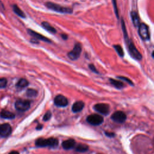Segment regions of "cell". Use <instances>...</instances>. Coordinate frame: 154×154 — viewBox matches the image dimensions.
Segmentation results:
<instances>
[{
  "mask_svg": "<svg viewBox=\"0 0 154 154\" xmlns=\"http://www.w3.org/2000/svg\"><path fill=\"white\" fill-rule=\"evenodd\" d=\"M112 119L116 122L123 123L127 119V116L123 112L118 111L113 113L112 116Z\"/></svg>",
  "mask_w": 154,
  "mask_h": 154,
  "instance_id": "cell-10",
  "label": "cell"
},
{
  "mask_svg": "<svg viewBox=\"0 0 154 154\" xmlns=\"http://www.w3.org/2000/svg\"><path fill=\"white\" fill-rule=\"evenodd\" d=\"M89 147L85 144H79L76 148V151L79 152H85L88 151Z\"/></svg>",
  "mask_w": 154,
  "mask_h": 154,
  "instance_id": "cell-21",
  "label": "cell"
},
{
  "mask_svg": "<svg viewBox=\"0 0 154 154\" xmlns=\"http://www.w3.org/2000/svg\"><path fill=\"white\" fill-rule=\"evenodd\" d=\"M89 67L90 69L92 72H94V73H96V74H99V72H98L97 68L94 67V66L93 64H90L89 66Z\"/></svg>",
  "mask_w": 154,
  "mask_h": 154,
  "instance_id": "cell-28",
  "label": "cell"
},
{
  "mask_svg": "<svg viewBox=\"0 0 154 154\" xmlns=\"http://www.w3.org/2000/svg\"><path fill=\"white\" fill-rule=\"evenodd\" d=\"M54 104L57 107H64L68 105V100L65 97L63 96V95L59 94V95H57V96L55 98Z\"/></svg>",
  "mask_w": 154,
  "mask_h": 154,
  "instance_id": "cell-11",
  "label": "cell"
},
{
  "mask_svg": "<svg viewBox=\"0 0 154 154\" xmlns=\"http://www.w3.org/2000/svg\"><path fill=\"white\" fill-rule=\"evenodd\" d=\"M45 5L48 9L52 10L53 11L62 13H72L73 10L70 8H68V7H64L63 6H61L58 4L51 3V2H47L45 4Z\"/></svg>",
  "mask_w": 154,
  "mask_h": 154,
  "instance_id": "cell-3",
  "label": "cell"
},
{
  "mask_svg": "<svg viewBox=\"0 0 154 154\" xmlns=\"http://www.w3.org/2000/svg\"><path fill=\"white\" fill-rule=\"evenodd\" d=\"M28 81L24 79V78H21V79L19 80V81L16 84V87L19 89H23V88L26 87L27 86H28Z\"/></svg>",
  "mask_w": 154,
  "mask_h": 154,
  "instance_id": "cell-19",
  "label": "cell"
},
{
  "mask_svg": "<svg viewBox=\"0 0 154 154\" xmlns=\"http://www.w3.org/2000/svg\"><path fill=\"white\" fill-rule=\"evenodd\" d=\"M75 141L73 139H69L68 140H65L62 143L63 148L66 150H69L73 148L75 146Z\"/></svg>",
  "mask_w": 154,
  "mask_h": 154,
  "instance_id": "cell-14",
  "label": "cell"
},
{
  "mask_svg": "<svg viewBox=\"0 0 154 154\" xmlns=\"http://www.w3.org/2000/svg\"><path fill=\"white\" fill-rule=\"evenodd\" d=\"M138 27V34L142 39H143V40H149L150 35L149 33L148 26L144 23H142L140 24Z\"/></svg>",
  "mask_w": 154,
  "mask_h": 154,
  "instance_id": "cell-5",
  "label": "cell"
},
{
  "mask_svg": "<svg viewBox=\"0 0 154 154\" xmlns=\"http://www.w3.org/2000/svg\"><path fill=\"white\" fill-rule=\"evenodd\" d=\"M113 47L115 49V50L116 51V52L117 53V54H119V55L120 57H123L124 55V52H123V49L122 47L119 45H114Z\"/></svg>",
  "mask_w": 154,
  "mask_h": 154,
  "instance_id": "cell-22",
  "label": "cell"
},
{
  "mask_svg": "<svg viewBox=\"0 0 154 154\" xmlns=\"http://www.w3.org/2000/svg\"><path fill=\"white\" fill-rule=\"evenodd\" d=\"M7 81L5 78H0V88H4L6 87Z\"/></svg>",
  "mask_w": 154,
  "mask_h": 154,
  "instance_id": "cell-25",
  "label": "cell"
},
{
  "mask_svg": "<svg viewBox=\"0 0 154 154\" xmlns=\"http://www.w3.org/2000/svg\"><path fill=\"white\" fill-rule=\"evenodd\" d=\"M109 81H110V83L114 87L117 88V89H122L123 87H124V84L123 83H122L121 81H120L116 80V79H114L112 78H110Z\"/></svg>",
  "mask_w": 154,
  "mask_h": 154,
  "instance_id": "cell-16",
  "label": "cell"
},
{
  "mask_svg": "<svg viewBox=\"0 0 154 154\" xmlns=\"http://www.w3.org/2000/svg\"><path fill=\"white\" fill-rule=\"evenodd\" d=\"M62 36V39H63L64 40H66L67 39H68V35H66V34H62L61 35Z\"/></svg>",
  "mask_w": 154,
  "mask_h": 154,
  "instance_id": "cell-30",
  "label": "cell"
},
{
  "mask_svg": "<svg viewBox=\"0 0 154 154\" xmlns=\"http://www.w3.org/2000/svg\"><path fill=\"white\" fill-rule=\"evenodd\" d=\"M87 121L92 125H99L102 123L104 119L102 116L98 114H92L87 117Z\"/></svg>",
  "mask_w": 154,
  "mask_h": 154,
  "instance_id": "cell-7",
  "label": "cell"
},
{
  "mask_svg": "<svg viewBox=\"0 0 154 154\" xmlns=\"http://www.w3.org/2000/svg\"><path fill=\"white\" fill-rule=\"evenodd\" d=\"M131 16L134 25L136 27H138L140 24V18H139L138 13L136 12H132L131 13Z\"/></svg>",
  "mask_w": 154,
  "mask_h": 154,
  "instance_id": "cell-15",
  "label": "cell"
},
{
  "mask_svg": "<svg viewBox=\"0 0 154 154\" xmlns=\"http://www.w3.org/2000/svg\"><path fill=\"white\" fill-rule=\"evenodd\" d=\"M28 34L31 35V36H33V38H36V39H38V40H42L43 42H49V43H51V41L50 39H49L48 38L45 37V36L36 32L33 30H30V29H28Z\"/></svg>",
  "mask_w": 154,
  "mask_h": 154,
  "instance_id": "cell-12",
  "label": "cell"
},
{
  "mask_svg": "<svg viewBox=\"0 0 154 154\" xmlns=\"http://www.w3.org/2000/svg\"><path fill=\"white\" fill-rule=\"evenodd\" d=\"M106 136H108V137H114V134L112 133H108V132H106L105 133Z\"/></svg>",
  "mask_w": 154,
  "mask_h": 154,
  "instance_id": "cell-29",
  "label": "cell"
},
{
  "mask_svg": "<svg viewBox=\"0 0 154 154\" xmlns=\"http://www.w3.org/2000/svg\"><path fill=\"white\" fill-rule=\"evenodd\" d=\"M112 2L114 5V12L115 14H116V16L117 18H119V12H118V9H117V2L116 0H112Z\"/></svg>",
  "mask_w": 154,
  "mask_h": 154,
  "instance_id": "cell-24",
  "label": "cell"
},
{
  "mask_svg": "<svg viewBox=\"0 0 154 154\" xmlns=\"http://www.w3.org/2000/svg\"><path fill=\"white\" fill-rule=\"evenodd\" d=\"M9 154H19V153L17 151H12L10 153H9Z\"/></svg>",
  "mask_w": 154,
  "mask_h": 154,
  "instance_id": "cell-31",
  "label": "cell"
},
{
  "mask_svg": "<svg viewBox=\"0 0 154 154\" xmlns=\"http://www.w3.org/2000/svg\"><path fill=\"white\" fill-rule=\"evenodd\" d=\"M0 116H1V117H3V118L7 119H14V117H15V116H14V114L13 113L10 112L9 111L1 112V114H0Z\"/></svg>",
  "mask_w": 154,
  "mask_h": 154,
  "instance_id": "cell-17",
  "label": "cell"
},
{
  "mask_svg": "<svg viewBox=\"0 0 154 154\" xmlns=\"http://www.w3.org/2000/svg\"><path fill=\"white\" fill-rule=\"evenodd\" d=\"M26 94L28 97H35L38 95V91L33 89H29L27 90Z\"/></svg>",
  "mask_w": 154,
  "mask_h": 154,
  "instance_id": "cell-23",
  "label": "cell"
},
{
  "mask_svg": "<svg viewBox=\"0 0 154 154\" xmlns=\"http://www.w3.org/2000/svg\"><path fill=\"white\" fill-rule=\"evenodd\" d=\"M94 109L99 113L107 115L110 113V106L106 104H97L94 105Z\"/></svg>",
  "mask_w": 154,
  "mask_h": 154,
  "instance_id": "cell-8",
  "label": "cell"
},
{
  "mask_svg": "<svg viewBox=\"0 0 154 154\" xmlns=\"http://www.w3.org/2000/svg\"><path fill=\"white\" fill-rule=\"evenodd\" d=\"M82 51L81 45L79 43H77L71 51L68 53V56L71 60H76L79 57Z\"/></svg>",
  "mask_w": 154,
  "mask_h": 154,
  "instance_id": "cell-4",
  "label": "cell"
},
{
  "mask_svg": "<svg viewBox=\"0 0 154 154\" xmlns=\"http://www.w3.org/2000/svg\"><path fill=\"white\" fill-rule=\"evenodd\" d=\"M122 27L123 32L125 36V42L127 43V48L128 49L129 55L132 58H133L134 59H136L137 60H141L142 59V55L135 47L134 43L128 38L125 24V23L123 19H122Z\"/></svg>",
  "mask_w": 154,
  "mask_h": 154,
  "instance_id": "cell-1",
  "label": "cell"
},
{
  "mask_svg": "<svg viewBox=\"0 0 154 154\" xmlns=\"http://www.w3.org/2000/svg\"><path fill=\"white\" fill-rule=\"evenodd\" d=\"M13 10L14 12L17 15H18L19 16H20L21 18H25V14L24 13V12L19 8V7L17 5L14 4L13 5Z\"/></svg>",
  "mask_w": 154,
  "mask_h": 154,
  "instance_id": "cell-20",
  "label": "cell"
},
{
  "mask_svg": "<svg viewBox=\"0 0 154 154\" xmlns=\"http://www.w3.org/2000/svg\"><path fill=\"white\" fill-rule=\"evenodd\" d=\"M30 107V102L27 100H18L15 102V108L20 112L28 110Z\"/></svg>",
  "mask_w": 154,
  "mask_h": 154,
  "instance_id": "cell-6",
  "label": "cell"
},
{
  "mask_svg": "<svg viewBox=\"0 0 154 154\" xmlns=\"http://www.w3.org/2000/svg\"><path fill=\"white\" fill-rule=\"evenodd\" d=\"M12 133V127L8 123H4L0 125V136L7 137Z\"/></svg>",
  "mask_w": 154,
  "mask_h": 154,
  "instance_id": "cell-9",
  "label": "cell"
},
{
  "mask_svg": "<svg viewBox=\"0 0 154 154\" xmlns=\"http://www.w3.org/2000/svg\"><path fill=\"white\" fill-rule=\"evenodd\" d=\"M117 78L120 79H122V80H124V81H125L127 83H128L129 85H131V86H133L134 84L133 83V81H132L131 79H129V78H127V77H117Z\"/></svg>",
  "mask_w": 154,
  "mask_h": 154,
  "instance_id": "cell-26",
  "label": "cell"
},
{
  "mask_svg": "<svg viewBox=\"0 0 154 154\" xmlns=\"http://www.w3.org/2000/svg\"><path fill=\"white\" fill-rule=\"evenodd\" d=\"M42 25L47 31H48L50 33H56V32H57L55 29L53 27L51 26L49 23H48L47 22H43V23H42Z\"/></svg>",
  "mask_w": 154,
  "mask_h": 154,
  "instance_id": "cell-18",
  "label": "cell"
},
{
  "mask_svg": "<svg viewBox=\"0 0 154 154\" xmlns=\"http://www.w3.org/2000/svg\"><path fill=\"white\" fill-rule=\"evenodd\" d=\"M58 144V141L54 138H49L47 139L39 138L36 141V146L38 147L56 148Z\"/></svg>",
  "mask_w": 154,
  "mask_h": 154,
  "instance_id": "cell-2",
  "label": "cell"
},
{
  "mask_svg": "<svg viewBox=\"0 0 154 154\" xmlns=\"http://www.w3.org/2000/svg\"><path fill=\"white\" fill-rule=\"evenodd\" d=\"M84 107V103L83 101H77L74 104L72 107V110L74 113H78L81 112L83 109Z\"/></svg>",
  "mask_w": 154,
  "mask_h": 154,
  "instance_id": "cell-13",
  "label": "cell"
},
{
  "mask_svg": "<svg viewBox=\"0 0 154 154\" xmlns=\"http://www.w3.org/2000/svg\"><path fill=\"white\" fill-rule=\"evenodd\" d=\"M51 117V113L50 112H48L45 114V116H44L43 117V120L44 121H48L50 119V118Z\"/></svg>",
  "mask_w": 154,
  "mask_h": 154,
  "instance_id": "cell-27",
  "label": "cell"
}]
</instances>
